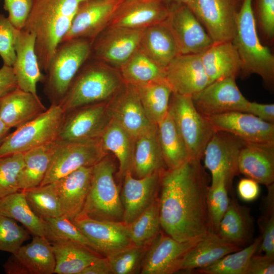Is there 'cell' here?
Instances as JSON below:
<instances>
[{
    "mask_svg": "<svg viewBox=\"0 0 274 274\" xmlns=\"http://www.w3.org/2000/svg\"><path fill=\"white\" fill-rule=\"evenodd\" d=\"M210 181L199 160L190 159L162 172L158 202L161 227L166 234L184 242L213 232L207 206Z\"/></svg>",
    "mask_w": 274,
    "mask_h": 274,
    "instance_id": "6da1fadb",
    "label": "cell"
},
{
    "mask_svg": "<svg viewBox=\"0 0 274 274\" xmlns=\"http://www.w3.org/2000/svg\"><path fill=\"white\" fill-rule=\"evenodd\" d=\"M87 0H32L23 29L33 34L42 71H47L52 57L68 31L80 5Z\"/></svg>",
    "mask_w": 274,
    "mask_h": 274,
    "instance_id": "7a4b0ae2",
    "label": "cell"
},
{
    "mask_svg": "<svg viewBox=\"0 0 274 274\" xmlns=\"http://www.w3.org/2000/svg\"><path fill=\"white\" fill-rule=\"evenodd\" d=\"M238 10L236 31L232 41L245 74H257L269 88L274 84V56L260 42L252 7V0H243Z\"/></svg>",
    "mask_w": 274,
    "mask_h": 274,
    "instance_id": "3957f363",
    "label": "cell"
},
{
    "mask_svg": "<svg viewBox=\"0 0 274 274\" xmlns=\"http://www.w3.org/2000/svg\"><path fill=\"white\" fill-rule=\"evenodd\" d=\"M124 84L120 73L107 64L97 60L84 63L59 105L66 112L87 105L104 102L114 96Z\"/></svg>",
    "mask_w": 274,
    "mask_h": 274,
    "instance_id": "277c9868",
    "label": "cell"
},
{
    "mask_svg": "<svg viewBox=\"0 0 274 274\" xmlns=\"http://www.w3.org/2000/svg\"><path fill=\"white\" fill-rule=\"evenodd\" d=\"M92 41L75 39L57 46L45 75L44 92L51 104L59 105L74 77L91 54Z\"/></svg>",
    "mask_w": 274,
    "mask_h": 274,
    "instance_id": "5b68a950",
    "label": "cell"
},
{
    "mask_svg": "<svg viewBox=\"0 0 274 274\" xmlns=\"http://www.w3.org/2000/svg\"><path fill=\"white\" fill-rule=\"evenodd\" d=\"M115 171L114 163L108 155L93 166L89 190L80 215L98 220L122 221L123 209Z\"/></svg>",
    "mask_w": 274,
    "mask_h": 274,
    "instance_id": "8992f818",
    "label": "cell"
},
{
    "mask_svg": "<svg viewBox=\"0 0 274 274\" xmlns=\"http://www.w3.org/2000/svg\"><path fill=\"white\" fill-rule=\"evenodd\" d=\"M65 111L51 104L44 112L9 133L0 145V157L24 153L57 141Z\"/></svg>",
    "mask_w": 274,
    "mask_h": 274,
    "instance_id": "52a82bcc",
    "label": "cell"
},
{
    "mask_svg": "<svg viewBox=\"0 0 274 274\" xmlns=\"http://www.w3.org/2000/svg\"><path fill=\"white\" fill-rule=\"evenodd\" d=\"M168 111L184 141L190 159L200 160L215 129L196 109L191 97L172 92Z\"/></svg>",
    "mask_w": 274,
    "mask_h": 274,
    "instance_id": "ba28073f",
    "label": "cell"
},
{
    "mask_svg": "<svg viewBox=\"0 0 274 274\" xmlns=\"http://www.w3.org/2000/svg\"><path fill=\"white\" fill-rule=\"evenodd\" d=\"M100 139L87 142H60L40 185L55 182L82 167L93 166L106 155Z\"/></svg>",
    "mask_w": 274,
    "mask_h": 274,
    "instance_id": "9c48e42d",
    "label": "cell"
},
{
    "mask_svg": "<svg viewBox=\"0 0 274 274\" xmlns=\"http://www.w3.org/2000/svg\"><path fill=\"white\" fill-rule=\"evenodd\" d=\"M244 141L234 134L216 131L204 151V166L211 175V186L224 181L228 189L239 174L238 161Z\"/></svg>",
    "mask_w": 274,
    "mask_h": 274,
    "instance_id": "30bf717a",
    "label": "cell"
},
{
    "mask_svg": "<svg viewBox=\"0 0 274 274\" xmlns=\"http://www.w3.org/2000/svg\"><path fill=\"white\" fill-rule=\"evenodd\" d=\"M108 103L101 102L65 112L56 141L87 142L98 140L111 119Z\"/></svg>",
    "mask_w": 274,
    "mask_h": 274,
    "instance_id": "8fae6325",
    "label": "cell"
},
{
    "mask_svg": "<svg viewBox=\"0 0 274 274\" xmlns=\"http://www.w3.org/2000/svg\"><path fill=\"white\" fill-rule=\"evenodd\" d=\"M165 23L171 31L180 54H200L214 43L190 8L183 4L169 6Z\"/></svg>",
    "mask_w": 274,
    "mask_h": 274,
    "instance_id": "7c38bea8",
    "label": "cell"
},
{
    "mask_svg": "<svg viewBox=\"0 0 274 274\" xmlns=\"http://www.w3.org/2000/svg\"><path fill=\"white\" fill-rule=\"evenodd\" d=\"M143 30L109 26L92 41L94 57L119 68L140 47Z\"/></svg>",
    "mask_w": 274,
    "mask_h": 274,
    "instance_id": "4fadbf2b",
    "label": "cell"
},
{
    "mask_svg": "<svg viewBox=\"0 0 274 274\" xmlns=\"http://www.w3.org/2000/svg\"><path fill=\"white\" fill-rule=\"evenodd\" d=\"M124 0H87L76 12L62 41L86 39L92 41L107 28Z\"/></svg>",
    "mask_w": 274,
    "mask_h": 274,
    "instance_id": "5bb4252c",
    "label": "cell"
},
{
    "mask_svg": "<svg viewBox=\"0 0 274 274\" xmlns=\"http://www.w3.org/2000/svg\"><path fill=\"white\" fill-rule=\"evenodd\" d=\"M192 99L196 109L203 116L246 112L249 102L239 90L234 77L209 84L192 96Z\"/></svg>",
    "mask_w": 274,
    "mask_h": 274,
    "instance_id": "9a60e30c",
    "label": "cell"
},
{
    "mask_svg": "<svg viewBox=\"0 0 274 274\" xmlns=\"http://www.w3.org/2000/svg\"><path fill=\"white\" fill-rule=\"evenodd\" d=\"M237 0H193V12L214 43L232 41L236 31Z\"/></svg>",
    "mask_w": 274,
    "mask_h": 274,
    "instance_id": "2e32d148",
    "label": "cell"
},
{
    "mask_svg": "<svg viewBox=\"0 0 274 274\" xmlns=\"http://www.w3.org/2000/svg\"><path fill=\"white\" fill-rule=\"evenodd\" d=\"M199 240L181 242L160 232L147 248L141 273L172 274L180 270L185 255Z\"/></svg>",
    "mask_w": 274,
    "mask_h": 274,
    "instance_id": "e0dca14e",
    "label": "cell"
},
{
    "mask_svg": "<svg viewBox=\"0 0 274 274\" xmlns=\"http://www.w3.org/2000/svg\"><path fill=\"white\" fill-rule=\"evenodd\" d=\"M73 222L92 245L107 257L133 245L128 225L122 221L98 220L80 215Z\"/></svg>",
    "mask_w": 274,
    "mask_h": 274,
    "instance_id": "ac0fdd59",
    "label": "cell"
},
{
    "mask_svg": "<svg viewBox=\"0 0 274 274\" xmlns=\"http://www.w3.org/2000/svg\"><path fill=\"white\" fill-rule=\"evenodd\" d=\"M55 260L50 242L33 236L32 241L11 254L4 265L7 274H52Z\"/></svg>",
    "mask_w": 274,
    "mask_h": 274,
    "instance_id": "d6986e66",
    "label": "cell"
},
{
    "mask_svg": "<svg viewBox=\"0 0 274 274\" xmlns=\"http://www.w3.org/2000/svg\"><path fill=\"white\" fill-rule=\"evenodd\" d=\"M164 170L142 178H134L130 171L125 174L120 194L123 209L122 222L131 223L157 199Z\"/></svg>",
    "mask_w": 274,
    "mask_h": 274,
    "instance_id": "ffe728a7",
    "label": "cell"
},
{
    "mask_svg": "<svg viewBox=\"0 0 274 274\" xmlns=\"http://www.w3.org/2000/svg\"><path fill=\"white\" fill-rule=\"evenodd\" d=\"M204 116L215 131L232 133L246 142H274V124L264 121L251 114L231 112Z\"/></svg>",
    "mask_w": 274,
    "mask_h": 274,
    "instance_id": "44dd1931",
    "label": "cell"
},
{
    "mask_svg": "<svg viewBox=\"0 0 274 274\" xmlns=\"http://www.w3.org/2000/svg\"><path fill=\"white\" fill-rule=\"evenodd\" d=\"M108 106L111 118L135 139L155 125L148 119L135 87L130 84L124 83Z\"/></svg>",
    "mask_w": 274,
    "mask_h": 274,
    "instance_id": "7402d4cb",
    "label": "cell"
},
{
    "mask_svg": "<svg viewBox=\"0 0 274 274\" xmlns=\"http://www.w3.org/2000/svg\"><path fill=\"white\" fill-rule=\"evenodd\" d=\"M173 92L192 97L209 84L200 54H180L165 69Z\"/></svg>",
    "mask_w": 274,
    "mask_h": 274,
    "instance_id": "603a6c76",
    "label": "cell"
},
{
    "mask_svg": "<svg viewBox=\"0 0 274 274\" xmlns=\"http://www.w3.org/2000/svg\"><path fill=\"white\" fill-rule=\"evenodd\" d=\"M35 44L33 34L20 30L15 44L16 57L12 67L18 88L37 94V85L44 82L45 75L39 65Z\"/></svg>",
    "mask_w": 274,
    "mask_h": 274,
    "instance_id": "cb8c5ba5",
    "label": "cell"
},
{
    "mask_svg": "<svg viewBox=\"0 0 274 274\" xmlns=\"http://www.w3.org/2000/svg\"><path fill=\"white\" fill-rule=\"evenodd\" d=\"M169 7L161 0H124L109 26L145 29L164 21Z\"/></svg>",
    "mask_w": 274,
    "mask_h": 274,
    "instance_id": "d4e9b609",
    "label": "cell"
},
{
    "mask_svg": "<svg viewBox=\"0 0 274 274\" xmlns=\"http://www.w3.org/2000/svg\"><path fill=\"white\" fill-rule=\"evenodd\" d=\"M93 166L80 167L53 183L62 215L72 221L83 209L90 186Z\"/></svg>",
    "mask_w": 274,
    "mask_h": 274,
    "instance_id": "484cf974",
    "label": "cell"
},
{
    "mask_svg": "<svg viewBox=\"0 0 274 274\" xmlns=\"http://www.w3.org/2000/svg\"><path fill=\"white\" fill-rule=\"evenodd\" d=\"M239 174L267 186L274 182V142H244L238 161Z\"/></svg>",
    "mask_w": 274,
    "mask_h": 274,
    "instance_id": "4316f807",
    "label": "cell"
},
{
    "mask_svg": "<svg viewBox=\"0 0 274 274\" xmlns=\"http://www.w3.org/2000/svg\"><path fill=\"white\" fill-rule=\"evenodd\" d=\"M46 109L38 94L18 87L0 99V120L10 128H16Z\"/></svg>",
    "mask_w": 274,
    "mask_h": 274,
    "instance_id": "83f0119b",
    "label": "cell"
},
{
    "mask_svg": "<svg viewBox=\"0 0 274 274\" xmlns=\"http://www.w3.org/2000/svg\"><path fill=\"white\" fill-rule=\"evenodd\" d=\"M209 84L234 77L241 71V62L232 41L214 43L200 54Z\"/></svg>",
    "mask_w": 274,
    "mask_h": 274,
    "instance_id": "f1b7e54d",
    "label": "cell"
},
{
    "mask_svg": "<svg viewBox=\"0 0 274 274\" xmlns=\"http://www.w3.org/2000/svg\"><path fill=\"white\" fill-rule=\"evenodd\" d=\"M165 168L155 124L135 140L131 173L142 178Z\"/></svg>",
    "mask_w": 274,
    "mask_h": 274,
    "instance_id": "f546056e",
    "label": "cell"
},
{
    "mask_svg": "<svg viewBox=\"0 0 274 274\" xmlns=\"http://www.w3.org/2000/svg\"><path fill=\"white\" fill-rule=\"evenodd\" d=\"M242 249V247L222 239L211 232L200 239L185 255L181 270L193 271L208 266L224 256Z\"/></svg>",
    "mask_w": 274,
    "mask_h": 274,
    "instance_id": "4dcf8cb0",
    "label": "cell"
},
{
    "mask_svg": "<svg viewBox=\"0 0 274 274\" xmlns=\"http://www.w3.org/2000/svg\"><path fill=\"white\" fill-rule=\"evenodd\" d=\"M140 47L165 70L180 54L175 38L165 21L144 29Z\"/></svg>",
    "mask_w": 274,
    "mask_h": 274,
    "instance_id": "1f68e13d",
    "label": "cell"
},
{
    "mask_svg": "<svg viewBox=\"0 0 274 274\" xmlns=\"http://www.w3.org/2000/svg\"><path fill=\"white\" fill-rule=\"evenodd\" d=\"M50 243L55 260V273L81 274L100 257L90 248L72 241L56 239Z\"/></svg>",
    "mask_w": 274,
    "mask_h": 274,
    "instance_id": "d6a6232c",
    "label": "cell"
},
{
    "mask_svg": "<svg viewBox=\"0 0 274 274\" xmlns=\"http://www.w3.org/2000/svg\"><path fill=\"white\" fill-rule=\"evenodd\" d=\"M253 232V220L250 209L234 199H230L216 234L225 241L242 247L251 240Z\"/></svg>",
    "mask_w": 274,
    "mask_h": 274,
    "instance_id": "836d02e7",
    "label": "cell"
},
{
    "mask_svg": "<svg viewBox=\"0 0 274 274\" xmlns=\"http://www.w3.org/2000/svg\"><path fill=\"white\" fill-rule=\"evenodd\" d=\"M0 213L21 223L33 236H45L49 240L48 224L31 208L23 190L1 198Z\"/></svg>",
    "mask_w": 274,
    "mask_h": 274,
    "instance_id": "e575fe53",
    "label": "cell"
},
{
    "mask_svg": "<svg viewBox=\"0 0 274 274\" xmlns=\"http://www.w3.org/2000/svg\"><path fill=\"white\" fill-rule=\"evenodd\" d=\"M135 140L112 118L100 138L103 149L112 152L118 158L120 177H123L127 172H131Z\"/></svg>",
    "mask_w": 274,
    "mask_h": 274,
    "instance_id": "d590c367",
    "label": "cell"
},
{
    "mask_svg": "<svg viewBox=\"0 0 274 274\" xmlns=\"http://www.w3.org/2000/svg\"><path fill=\"white\" fill-rule=\"evenodd\" d=\"M119 69L124 83L134 87L166 79L165 70L140 47Z\"/></svg>",
    "mask_w": 274,
    "mask_h": 274,
    "instance_id": "8d00e7d4",
    "label": "cell"
},
{
    "mask_svg": "<svg viewBox=\"0 0 274 274\" xmlns=\"http://www.w3.org/2000/svg\"><path fill=\"white\" fill-rule=\"evenodd\" d=\"M157 127L159 145L167 169L177 168L190 160L184 141L169 111Z\"/></svg>",
    "mask_w": 274,
    "mask_h": 274,
    "instance_id": "74e56055",
    "label": "cell"
},
{
    "mask_svg": "<svg viewBox=\"0 0 274 274\" xmlns=\"http://www.w3.org/2000/svg\"><path fill=\"white\" fill-rule=\"evenodd\" d=\"M56 141L30 150L24 154V163L19 180V191L40 186L51 162Z\"/></svg>",
    "mask_w": 274,
    "mask_h": 274,
    "instance_id": "f35d334b",
    "label": "cell"
},
{
    "mask_svg": "<svg viewBox=\"0 0 274 274\" xmlns=\"http://www.w3.org/2000/svg\"><path fill=\"white\" fill-rule=\"evenodd\" d=\"M150 121L158 125L168 112L172 89L166 80L135 87Z\"/></svg>",
    "mask_w": 274,
    "mask_h": 274,
    "instance_id": "ab89813d",
    "label": "cell"
},
{
    "mask_svg": "<svg viewBox=\"0 0 274 274\" xmlns=\"http://www.w3.org/2000/svg\"><path fill=\"white\" fill-rule=\"evenodd\" d=\"M261 236L245 248L229 253L212 264L194 270L201 274H246L250 260L258 250Z\"/></svg>",
    "mask_w": 274,
    "mask_h": 274,
    "instance_id": "60d3db41",
    "label": "cell"
},
{
    "mask_svg": "<svg viewBox=\"0 0 274 274\" xmlns=\"http://www.w3.org/2000/svg\"><path fill=\"white\" fill-rule=\"evenodd\" d=\"M132 244L148 247L160 232L158 197L131 223L127 224Z\"/></svg>",
    "mask_w": 274,
    "mask_h": 274,
    "instance_id": "b9f144b4",
    "label": "cell"
},
{
    "mask_svg": "<svg viewBox=\"0 0 274 274\" xmlns=\"http://www.w3.org/2000/svg\"><path fill=\"white\" fill-rule=\"evenodd\" d=\"M32 210L40 217L62 215L59 198L53 183L23 190Z\"/></svg>",
    "mask_w": 274,
    "mask_h": 274,
    "instance_id": "7bdbcfd3",
    "label": "cell"
},
{
    "mask_svg": "<svg viewBox=\"0 0 274 274\" xmlns=\"http://www.w3.org/2000/svg\"><path fill=\"white\" fill-rule=\"evenodd\" d=\"M267 187L268 192L264 202V213L258 220L261 241L256 253L263 252L265 255L274 258L273 184Z\"/></svg>",
    "mask_w": 274,
    "mask_h": 274,
    "instance_id": "ee69618b",
    "label": "cell"
},
{
    "mask_svg": "<svg viewBox=\"0 0 274 274\" xmlns=\"http://www.w3.org/2000/svg\"><path fill=\"white\" fill-rule=\"evenodd\" d=\"M148 247L132 245L106 257L113 274H132L141 269Z\"/></svg>",
    "mask_w": 274,
    "mask_h": 274,
    "instance_id": "f6af8a7d",
    "label": "cell"
},
{
    "mask_svg": "<svg viewBox=\"0 0 274 274\" xmlns=\"http://www.w3.org/2000/svg\"><path fill=\"white\" fill-rule=\"evenodd\" d=\"M23 163V153L0 157V199L19 191L18 180Z\"/></svg>",
    "mask_w": 274,
    "mask_h": 274,
    "instance_id": "bcb514c9",
    "label": "cell"
},
{
    "mask_svg": "<svg viewBox=\"0 0 274 274\" xmlns=\"http://www.w3.org/2000/svg\"><path fill=\"white\" fill-rule=\"evenodd\" d=\"M43 219L46 221L49 228L50 242L56 239L72 241L94 251L92 245L88 238L74 223L66 217L61 215Z\"/></svg>",
    "mask_w": 274,
    "mask_h": 274,
    "instance_id": "7dc6e473",
    "label": "cell"
},
{
    "mask_svg": "<svg viewBox=\"0 0 274 274\" xmlns=\"http://www.w3.org/2000/svg\"><path fill=\"white\" fill-rule=\"evenodd\" d=\"M29 238V232L16 220L0 213V251L13 254Z\"/></svg>",
    "mask_w": 274,
    "mask_h": 274,
    "instance_id": "c3c4849f",
    "label": "cell"
},
{
    "mask_svg": "<svg viewBox=\"0 0 274 274\" xmlns=\"http://www.w3.org/2000/svg\"><path fill=\"white\" fill-rule=\"evenodd\" d=\"M229 200L228 188L224 181L214 186H210L207 206L213 232L217 233L219 223L228 209Z\"/></svg>",
    "mask_w": 274,
    "mask_h": 274,
    "instance_id": "681fc988",
    "label": "cell"
},
{
    "mask_svg": "<svg viewBox=\"0 0 274 274\" xmlns=\"http://www.w3.org/2000/svg\"><path fill=\"white\" fill-rule=\"evenodd\" d=\"M19 30L8 17L0 14V56L4 64L12 66L15 61V44Z\"/></svg>",
    "mask_w": 274,
    "mask_h": 274,
    "instance_id": "f907efd6",
    "label": "cell"
},
{
    "mask_svg": "<svg viewBox=\"0 0 274 274\" xmlns=\"http://www.w3.org/2000/svg\"><path fill=\"white\" fill-rule=\"evenodd\" d=\"M32 0H4V7L8 12V18L19 30L24 27L29 16Z\"/></svg>",
    "mask_w": 274,
    "mask_h": 274,
    "instance_id": "816d5d0a",
    "label": "cell"
},
{
    "mask_svg": "<svg viewBox=\"0 0 274 274\" xmlns=\"http://www.w3.org/2000/svg\"><path fill=\"white\" fill-rule=\"evenodd\" d=\"M257 12L261 28L269 39L274 36V0H257Z\"/></svg>",
    "mask_w": 274,
    "mask_h": 274,
    "instance_id": "f5cc1de1",
    "label": "cell"
},
{
    "mask_svg": "<svg viewBox=\"0 0 274 274\" xmlns=\"http://www.w3.org/2000/svg\"><path fill=\"white\" fill-rule=\"evenodd\" d=\"M274 258L255 253L251 258L246 274H273Z\"/></svg>",
    "mask_w": 274,
    "mask_h": 274,
    "instance_id": "db71d44e",
    "label": "cell"
},
{
    "mask_svg": "<svg viewBox=\"0 0 274 274\" xmlns=\"http://www.w3.org/2000/svg\"><path fill=\"white\" fill-rule=\"evenodd\" d=\"M237 192L243 201H253L259 197L260 193L259 183L250 178H243L237 184Z\"/></svg>",
    "mask_w": 274,
    "mask_h": 274,
    "instance_id": "11a10c76",
    "label": "cell"
},
{
    "mask_svg": "<svg viewBox=\"0 0 274 274\" xmlns=\"http://www.w3.org/2000/svg\"><path fill=\"white\" fill-rule=\"evenodd\" d=\"M18 87L12 67L4 64L0 68V99Z\"/></svg>",
    "mask_w": 274,
    "mask_h": 274,
    "instance_id": "9f6ffc18",
    "label": "cell"
},
{
    "mask_svg": "<svg viewBox=\"0 0 274 274\" xmlns=\"http://www.w3.org/2000/svg\"><path fill=\"white\" fill-rule=\"evenodd\" d=\"M246 112L251 114L262 120L274 124V104H263L248 102Z\"/></svg>",
    "mask_w": 274,
    "mask_h": 274,
    "instance_id": "6f0895ef",
    "label": "cell"
},
{
    "mask_svg": "<svg viewBox=\"0 0 274 274\" xmlns=\"http://www.w3.org/2000/svg\"><path fill=\"white\" fill-rule=\"evenodd\" d=\"M107 258L99 257L86 267L81 274H112Z\"/></svg>",
    "mask_w": 274,
    "mask_h": 274,
    "instance_id": "680465c9",
    "label": "cell"
},
{
    "mask_svg": "<svg viewBox=\"0 0 274 274\" xmlns=\"http://www.w3.org/2000/svg\"><path fill=\"white\" fill-rule=\"evenodd\" d=\"M167 6L172 4H183L189 7L191 10L193 6V0H161Z\"/></svg>",
    "mask_w": 274,
    "mask_h": 274,
    "instance_id": "91938a15",
    "label": "cell"
},
{
    "mask_svg": "<svg viewBox=\"0 0 274 274\" xmlns=\"http://www.w3.org/2000/svg\"><path fill=\"white\" fill-rule=\"evenodd\" d=\"M10 129L0 120V145L9 133Z\"/></svg>",
    "mask_w": 274,
    "mask_h": 274,
    "instance_id": "94428289",
    "label": "cell"
},
{
    "mask_svg": "<svg viewBox=\"0 0 274 274\" xmlns=\"http://www.w3.org/2000/svg\"></svg>",
    "mask_w": 274,
    "mask_h": 274,
    "instance_id": "6125c7cd",
    "label": "cell"
}]
</instances>
